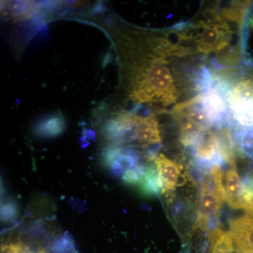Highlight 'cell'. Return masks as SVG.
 <instances>
[{
	"label": "cell",
	"instance_id": "obj_1",
	"mask_svg": "<svg viewBox=\"0 0 253 253\" xmlns=\"http://www.w3.org/2000/svg\"><path fill=\"white\" fill-rule=\"evenodd\" d=\"M148 41V40H147ZM123 83H126L129 97L136 103L160 104L168 106L174 104L178 97L172 71L164 59L168 44L164 38L154 39L150 51L128 45L117 41Z\"/></svg>",
	"mask_w": 253,
	"mask_h": 253
},
{
	"label": "cell",
	"instance_id": "obj_6",
	"mask_svg": "<svg viewBox=\"0 0 253 253\" xmlns=\"http://www.w3.org/2000/svg\"><path fill=\"white\" fill-rule=\"evenodd\" d=\"M229 226L236 253H253V217L231 219Z\"/></svg>",
	"mask_w": 253,
	"mask_h": 253
},
{
	"label": "cell",
	"instance_id": "obj_8",
	"mask_svg": "<svg viewBox=\"0 0 253 253\" xmlns=\"http://www.w3.org/2000/svg\"><path fill=\"white\" fill-rule=\"evenodd\" d=\"M194 148L195 158L201 165L221 163L217 157L215 134L211 126L201 134Z\"/></svg>",
	"mask_w": 253,
	"mask_h": 253
},
{
	"label": "cell",
	"instance_id": "obj_10",
	"mask_svg": "<svg viewBox=\"0 0 253 253\" xmlns=\"http://www.w3.org/2000/svg\"><path fill=\"white\" fill-rule=\"evenodd\" d=\"M214 134L219 162L226 163L230 166V168H236L234 140L230 131L226 127H222L218 129Z\"/></svg>",
	"mask_w": 253,
	"mask_h": 253
},
{
	"label": "cell",
	"instance_id": "obj_15",
	"mask_svg": "<svg viewBox=\"0 0 253 253\" xmlns=\"http://www.w3.org/2000/svg\"><path fill=\"white\" fill-rule=\"evenodd\" d=\"M59 120L55 119L51 120L49 122H46L43 128H41L42 131L43 133L46 134H51L54 135V134H58L59 131L53 128V126L55 128L60 129V123Z\"/></svg>",
	"mask_w": 253,
	"mask_h": 253
},
{
	"label": "cell",
	"instance_id": "obj_4",
	"mask_svg": "<svg viewBox=\"0 0 253 253\" xmlns=\"http://www.w3.org/2000/svg\"><path fill=\"white\" fill-rule=\"evenodd\" d=\"M228 104L234 120L246 127L253 126V84L241 82L229 93Z\"/></svg>",
	"mask_w": 253,
	"mask_h": 253
},
{
	"label": "cell",
	"instance_id": "obj_14",
	"mask_svg": "<svg viewBox=\"0 0 253 253\" xmlns=\"http://www.w3.org/2000/svg\"><path fill=\"white\" fill-rule=\"evenodd\" d=\"M240 146L244 155L253 160V126L246 127L241 133Z\"/></svg>",
	"mask_w": 253,
	"mask_h": 253
},
{
	"label": "cell",
	"instance_id": "obj_5",
	"mask_svg": "<svg viewBox=\"0 0 253 253\" xmlns=\"http://www.w3.org/2000/svg\"><path fill=\"white\" fill-rule=\"evenodd\" d=\"M158 174L163 183V193L172 199L173 192L179 186V181L184 180V169L179 163L169 159L162 154H158L154 160Z\"/></svg>",
	"mask_w": 253,
	"mask_h": 253
},
{
	"label": "cell",
	"instance_id": "obj_13",
	"mask_svg": "<svg viewBox=\"0 0 253 253\" xmlns=\"http://www.w3.org/2000/svg\"><path fill=\"white\" fill-rule=\"evenodd\" d=\"M1 253H46L44 249L36 250L31 246L17 241L8 243L1 246Z\"/></svg>",
	"mask_w": 253,
	"mask_h": 253
},
{
	"label": "cell",
	"instance_id": "obj_9",
	"mask_svg": "<svg viewBox=\"0 0 253 253\" xmlns=\"http://www.w3.org/2000/svg\"><path fill=\"white\" fill-rule=\"evenodd\" d=\"M225 201L234 209L246 211L248 206L244 198L243 181L236 168H230L226 174Z\"/></svg>",
	"mask_w": 253,
	"mask_h": 253
},
{
	"label": "cell",
	"instance_id": "obj_12",
	"mask_svg": "<svg viewBox=\"0 0 253 253\" xmlns=\"http://www.w3.org/2000/svg\"><path fill=\"white\" fill-rule=\"evenodd\" d=\"M141 193L146 196H154L163 193V183L156 168L150 166L144 170L139 183Z\"/></svg>",
	"mask_w": 253,
	"mask_h": 253
},
{
	"label": "cell",
	"instance_id": "obj_11",
	"mask_svg": "<svg viewBox=\"0 0 253 253\" xmlns=\"http://www.w3.org/2000/svg\"><path fill=\"white\" fill-rule=\"evenodd\" d=\"M211 253H233L234 243L230 233L223 231L220 227L214 228L209 234Z\"/></svg>",
	"mask_w": 253,
	"mask_h": 253
},
{
	"label": "cell",
	"instance_id": "obj_3",
	"mask_svg": "<svg viewBox=\"0 0 253 253\" xmlns=\"http://www.w3.org/2000/svg\"><path fill=\"white\" fill-rule=\"evenodd\" d=\"M195 37L196 48L201 54L217 53L229 44V26L217 17V22L201 21Z\"/></svg>",
	"mask_w": 253,
	"mask_h": 253
},
{
	"label": "cell",
	"instance_id": "obj_7",
	"mask_svg": "<svg viewBox=\"0 0 253 253\" xmlns=\"http://www.w3.org/2000/svg\"><path fill=\"white\" fill-rule=\"evenodd\" d=\"M134 136L141 144H156L161 142V131L156 116H132Z\"/></svg>",
	"mask_w": 253,
	"mask_h": 253
},
{
	"label": "cell",
	"instance_id": "obj_2",
	"mask_svg": "<svg viewBox=\"0 0 253 253\" xmlns=\"http://www.w3.org/2000/svg\"><path fill=\"white\" fill-rule=\"evenodd\" d=\"M225 201L224 172L220 165L211 167L209 177L201 183L199 194V215L195 229L206 230L217 219L223 203Z\"/></svg>",
	"mask_w": 253,
	"mask_h": 253
}]
</instances>
